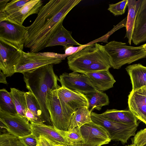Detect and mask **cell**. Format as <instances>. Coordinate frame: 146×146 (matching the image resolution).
<instances>
[{
    "mask_svg": "<svg viewBox=\"0 0 146 146\" xmlns=\"http://www.w3.org/2000/svg\"><path fill=\"white\" fill-rule=\"evenodd\" d=\"M142 88H144V89L146 90V86H145L142 87Z\"/></svg>",
    "mask_w": 146,
    "mask_h": 146,
    "instance_id": "cell-43",
    "label": "cell"
},
{
    "mask_svg": "<svg viewBox=\"0 0 146 146\" xmlns=\"http://www.w3.org/2000/svg\"><path fill=\"white\" fill-rule=\"evenodd\" d=\"M28 29V27L7 18L0 22V38L23 50Z\"/></svg>",
    "mask_w": 146,
    "mask_h": 146,
    "instance_id": "cell-9",
    "label": "cell"
},
{
    "mask_svg": "<svg viewBox=\"0 0 146 146\" xmlns=\"http://www.w3.org/2000/svg\"><path fill=\"white\" fill-rule=\"evenodd\" d=\"M25 96L27 108L35 115L37 123H42V112L38 101L33 95L29 91L25 92Z\"/></svg>",
    "mask_w": 146,
    "mask_h": 146,
    "instance_id": "cell-27",
    "label": "cell"
},
{
    "mask_svg": "<svg viewBox=\"0 0 146 146\" xmlns=\"http://www.w3.org/2000/svg\"><path fill=\"white\" fill-rule=\"evenodd\" d=\"M30 0H13L7 4L5 11L7 15L12 14L21 9Z\"/></svg>",
    "mask_w": 146,
    "mask_h": 146,
    "instance_id": "cell-30",
    "label": "cell"
},
{
    "mask_svg": "<svg viewBox=\"0 0 146 146\" xmlns=\"http://www.w3.org/2000/svg\"><path fill=\"white\" fill-rule=\"evenodd\" d=\"M137 45L146 41V0H142L137 15L132 38Z\"/></svg>",
    "mask_w": 146,
    "mask_h": 146,
    "instance_id": "cell-16",
    "label": "cell"
},
{
    "mask_svg": "<svg viewBox=\"0 0 146 146\" xmlns=\"http://www.w3.org/2000/svg\"><path fill=\"white\" fill-rule=\"evenodd\" d=\"M54 146H58V145L55 144Z\"/></svg>",
    "mask_w": 146,
    "mask_h": 146,
    "instance_id": "cell-44",
    "label": "cell"
},
{
    "mask_svg": "<svg viewBox=\"0 0 146 146\" xmlns=\"http://www.w3.org/2000/svg\"><path fill=\"white\" fill-rule=\"evenodd\" d=\"M72 32L66 30L62 25L49 40L46 47L61 45L64 46L82 45L77 42L72 37Z\"/></svg>",
    "mask_w": 146,
    "mask_h": 146,
    "instance_id": "cell-20",
    "label": "cell"
},
{
    "mask_svg": "<svg viewBox=\"0 0 146 146\" xmlns=\"http://www.w3.org/2000/svg\"><path fill=\"white\" fill-rule=\"evenodd\" d=\"M18 138L24 146H38V139L32 133Z\"/></svg>",
    "mask_w": 146,
    "mask_h": 146,
    "instance_id": "cell-33",
    "label": "cell"
},
{
    "mask_svg": "<svg viewBox=\"0 0 146 146\" xmlns=\"http://www.w3.org/2000/svg\"><path fill=\"white\" fill-rule=\"evenodd\" d=\"M143 45L144 47L145 51H146V43L144 44H143Z\"/></svg>",
    "mask_w": 146,
    "mask_h": 146,
    "instance_id": "cell-40",
    "label": "cell"
},
{
    "mask_svg": "<svg viewBox=\"0 0 146 146\" xmlns=\"http://www.w3.org/2000/svg\"><path fill=\"white\" fill-rule=\"evenodd\" d=\"M134 146H143L146 144V128L141 130L131 139Z\"/></svg>",
    "mask_w": 146,
    "mask_h": 146,
    "instance_id": "cell-32",
    "label": "cell"
},
{
    "mask_svg": "<svg viewBox=\"0 0 146 146\" xmlns=\"http://www.w3.org/2000/svg\"><path fill=\"white\" fill-rule=\"evenodd\" d=\"M143 146H146V144H145V145H144Z\"/></svg>",
    "mask_w": 146,
    "mask_h": 146,
    "instance_id": "cell-45",
    "label": "cell"
},
{
    "mask_svg": "<svg viewBox=\"0 0 146 146\" xmlns=\"http://www.w3.org/2000/svg\"><path fill=\"white\" fill-rule=\"evenodd\" d=\"M60 132L62 136L69 143L70 146L83 143L80 127H78L66 131L60 130Z\"/></svg>",
    "mask_w": 146,
    "mask_h": 146,
    "instance_id": "cell-28",
    "label": "cell"
},
{
    "mask_svg": "<svg viewBox=\"0 0 146 146\" xmlns=\"http://www.w3.org/2000/svg\"><path fill=\"white\" fill-rule=\"evenodd\" d=\"M91 113L87 107H82L78 109L71 117L70 129L77 127H80L85 124L92 122Z\"/></svg>",
    "mask_w": 146,
    "mask_h": 146,
    "instance_id": "cell-24",
    "label": "cell"
},
{
    "mask_svg": "<svg viewBox=\"0 0 146 146\" xmlns=\"http://www.w3.org/2000/svg\"><path fill=\"white\" fill-rule=\"evenodd\" d=\"M104 46L109 56L111 67L114 69H119L125 64L146 57V51L143 45L133 46L127 45L125 43L112 41Z\"/></svg>",
    "mask_w": 146,
    "mask_h": 146,
    "instance_id": "cell-3",
    "label": "cell"
},
{
    "mask_svg": "<svg viewBox=\"0 0 146 146\" xmlns=\"http://www.w3.org/2000/svg\"><path fill=\"white\" fill-rule=\"evenodd\" d=\"M75 72H65L60 75L59 81L61 86L85 94L97 90L93 86L85 74Z\"/></svg>",
    "mask_w": 146,
    "mask_h": 146,
    "instance_id": "cell-13",
    "label": "cell"
},
{
    "mask_svg": "<svg viewBox=\"0 0 146 146\" xmlns=\"http://www.w3.org/2000/svg\"><path fill=\"white\" fill-rule=\"evenodd\" d=\"M86 45H82L77 47H74L73 45L64 46L65 54L68 56L80 50Z\"/></svg>",
    "mask_w": 146,
    "mask_h": 146,
    "instance_id": "cell-35",
    "label": "cell"
},
{
    "mask_svg": "<svg viewBox=\"0 0 146 146\" xmlns=\"http://www.w3.org/2000/svg\"><path fill=\"white\" fill-rule=\"evenodd\" d=\"M38 139V146H54L56 144L48 139L42 135H40Z\"/></svg>",
    "mask_w": 146,
    "mask_h": 146,
    "instance_id": "cell-36",
    "label": "cell"
},
{
    "mask_svg": "<svg viewBox=\"0 0 146 146\" xmlns=\"http://www.w3.org/2000/svg\"><path fill=\"white\" fill-rule=\"evenodd\" d=\"M25 116L29 121L37 123V120L34 113L27 108L25 113Z\"/></svg>",
    "mask_w": 146,
    "mask_h": 146,
    "instance_id": "cell-37",
    "label": "cell"
},
{
    "mask_svg": "<svg viewBox=\"0 0 146 146\" xmlns=\"http://www.w3.org/2000/svg\"><path fill=\"white\" fill-rule=\"evenodd\" d=\"M9 0H0V22L6 20L8 15L6 13L5 9Z\"/></svg>",
    "mask_w": 146,
    "mask_h": 146,
    "instance_id": "cell-34",
    "label": "cell"
},
{
    "mask_svg": "<svg viewBox=\"0 0 146 146\" xmlns=\"http://www.w3.org/2000/svg\"><path fill=\"white\" fill-rule=\"evenodd\" d=\"M83 143L92 146H101L111 141L106 130L93 121L80 127Z\"/></svg>",
    "mask_w": 146,
    "mask_h": 146,
    "instance_id": "cell-12",
    "label": "cell"
},
{
    "mask_svg": "<svg viewBox=\"0 0 146 146\" xmlns=\"http://www.w3.org/2000/svg\"><path fill=\"white\" fill-rule=\"evenodd\" d=\"M81 1L51 0L42 6L35 20L28 27L24 46L32 53L46 48L68 14Z\"/></svg>",
    "mask_w": 146,
    "mask_h": 146,
    "instance_id": "cell-1",
    "label": "cell"
},
{
    "mask_svg": "<svg viewBox=\"0 0 146 146\" xmlns=\"http://www.w3.org/2000/svg\"><path fill=\"white\" fill-rule=\"evenodd\" d=\"M57 94L63 113L70 121L72 115L78 109L88 108V100L83 94L61 86L57 90Z\"/></svg>",
    "mask_w": 146,
    "mask_h": 146,
    "instance_id": "cell-7",
    "label": "cell"
},
{
    "mask_svg": "<svg viewBox=\"0 0 146 146\" xmlns=\"http://www.w3.org/2000/svg\"><path fill=\"white\" fill-rule=\"evenodd\" d=\"M43 4L41 0H30L16 12L8 16L7 18L23 25L25 20L29 16L38 14Z\"/></svg>",
    "mask_w": 146,
    "mask_h": 146,
    "instance_id": "cell-18",
    "label": "cell"
},
{
    "mask_svg": "<svg viewBox=\"0 0 146 146\" xmlns=\"http://www.w3.org/2000/svg\"><path fill=\"white\" fill-rule=\"evenodd\" d=\"M70 146H92L91 145H88L86 144L82 143L80 144H77L74 145Z\"/></svg>",
    "mask_w": 146,
    "mask_h": 146,
    "instance_id": "cell-39",
    "label": "cell"
},
{
    "mask_svg": "<svg viewBox=\"0 0 146 146\" xmlns=\"http://www.w3.org/2000/svg\"><path fill=\"white\" fill-rule=\"evenodd\" d=\"M31 123L32 133L37 139L40 135H42L56 144L70 146L69 143L61 134L60 130L54 125H49L42 123L32 122Z\"/></svg>",
    "mask_w": 146,
    "mask_h": 146,
    "instance_id": "cell-15",
    "label": "cell"
},
{
    "mask_svg": "<svg viewBox=\"0 0 146 146\" xmlns=\"http://www.w3.org/2000/svg\"><path fill=\"white\" fill-rule=\"evenodd\" d=\"M67 56L65 54L53 52L32 53L23 51L16 66L15 72L23 74L47 64H58Z\"/></svg>",
    "mask_w": 146,
    "mask_h": 146,
    "instance_id": "cell-5",
    "label": "cell"
},
{
    "mask_svg": "<svg viewBox=\"0 0 146 146\" xmlns=\"http://www.w3.org/2000/svg\"><path fill=\"white\" fill-rule=\"evenodd\" d=\"M7 77L6 75L1 72V70H0V82L4 84H7V82L6 79V78Z\"/></svg>",
    "mask_w": 146,
    "mask_h": 146,
    "instance_id": "cell-38",
    "label": "cell"
},
{
    "mask_svg": "<svg viewBox=\"0 0 146 146\" xmlns=\"http://www.w3.org/2000/svg\"><path fill=\"white\" fill-rule=\"evenodd\" d=\"M107 54L104 46L97 43L88 44L80 50L68 56L67 62L71 70L83 73L94 62Z\"/></svg>",
    "mask_w": 146,
    "mask_h": 146,
    "instance_id": "cell-4",
    "label": "cell"
},
{
    "mask_svg": "<svg viewBox=\"0 0 146 146\" xmlns=\"http://www.w3.org/2000/svg\"><path fill=\"white\" fill-rule=\"evenodd\" d=\"M85 74L93 87L99 91L103 92L113 88L116 82L109 70Z\"/></svg>",
    "mask_w": 146,
    "mask_h": 146,
    "instance_id": "cell-17",
    "label": "cell"
},
{
    "mask_svg": "<svg viewBox=\"0 0 146 146\" xmlns=\"http://www.w3.org/2000/svg\"><path fill=\"white\" fill-rule=\"evenodd\" d=\"M92 121L103 126L107 131L111 140L126 143L132 136H134L139 123L125 124L118 123L106 119L101 114L91 113Z\"/></svg>",
    "mask_w": 146,
    "mask_h": 146,
    "instance_id": "cell-6",
    "label": "cell"
},
{
    "mask_svg": "<svg viewBox=\"0 0 146 146\" xmlns=\"http://www.w3.org/2000/svg\"><path fill=\"white\" fill-rule=\"evenodd\" d=\"M23 50L0 38V70L7 77L15 72Z\"/></svg>",
    "mask_w": 146,
    "mask_h": 146,
    "instance_id": "cell-8",
    "label": "cell"
},
{
    "mask_svg": "<svg viewBox=\"0 0 146 146\" xmlns=\"http://www.w3.org/2000/svg\"><path fill=\"white\" fill-rule=\"evenodd\" d=\"M129 110L146 125V90L141 88L131 91L128 96Z\"/></svg>",
    "mask_w": 146,
    "mask_h": 146,
    "instance_id": "cell-14",
    "label": "cell"
},
{
    "mask_svg": "<svg viewBox=\"0 0 146 146\" xmlns=\"http://www.w3.org/2000/svg\"><path fill=\"white\" fill-rule=\"evenodd\" d=\"M125 146H134L132 144H131L130 145H126Z\"/></svg>",
    "mask_w": 146,
    "mask_h": 146,
    "instance_id": "cell-42",
    "label": "cell"
},
{
    "mask_svg": "<svg viewBox=\"0 0 146 146\" xmlns=\"http://www.w3.org/2000/svg\"><path fill=\"white\" fill-rule=\"evenodd\" d=\"M57 90H52L48 94L47 108L53 125L59 130L66 131L70 129V121L63 113L58 96Z\"/></svg>",
    "mask_w": 146,
    "mask_h": 146,
    "instance_id": "cell-11",
    "label": "cell"
},
{
    "mask_svg": "<svg viewBox=\"0 0 146 146\" xmlns=\"http://www.w3.org/2000/svg\"><path fill=\"white\" fill-rule=\"evenodd\" d=\"M127 0H124L115 4H109L108 10L115 16L124 14L127 5Z\"/></svg>",
    "mask_w": 146,
    "mask_h": 146,
    "instance_id": "cell-31",
    "label": "cell"
},
{
    "mask_svg": "<svg viewBox=\"0 0 146 146\" xmlns=\"http://www.w3.org/2000/svg\"><path fill=\"white\" fill-rule=\"evenodd\" d=\"M132 85V91L146 86V67L140 64L129 65L125 68Z\"/></svg>",
    "mask_w": 146,
    "mask_h": 146,
    "instance_id": "cell-19",
    "label": "cell"
},
{
    "mask_svg": "<svg viewBox=\"0 0 146 146\" xmlns=\"http://www.w3.org/2000/svg\"><path fill=\"white\" fill-rule=\"evenodd\" d=\"M53 64H47L23 74L26 87L35 97L40 106L42 123L52 125L46 105V99L51 91L59 88V78L55 74Z\"/></svg>",
    "mask_w": 146,
    "mask_h": 146,
    "instance_id": "cell-2",
    "label": "cell"
},
{
    "mask_svg": "<svg viewBox=\"0 0 146 146\" xmlns=\"http://www.w3.org/2000/svg\"><path fill=\"white\" fill-rule=\"evenodd\" d=\"M10 92L17 113L25 117V113L27 109L25 92L14 88H11Z\"/></svg>",
    "mask_w": 146,
    "mask_h": 146,
    "instance_id": "cell-25",
    "label": "cell"
},
{
    "mask_svg": "<svg viewBox=\"0 0 146 146\" xmlns=\"http://www.w3.org/2000/svg\"><path fill=\"white\" fill-rule=\"evenodd\" d=\"M101 114L107 119L118 123L130 124L139 123L137 118L129 110L107 109Z\"/></svg>",
    "mask_w": 146,
    "mask_h": 146,
    "instance_id": "cell-22",
    "label": "cell"
},
{
    "mask_svg": "<svg viewBox=\"0 0 146 146\" xmlns=\"http://www.w3.org/2000/svg\"><path fill=\"white\" fill-rule=\"evenodd\" d=\"M0 146H24L18 137L9 133L0 135Z\"/></svg>",
    "mask_w": 146,
    "mask_h": 146,
    "instance_id": "cell-29",
    "label": "cell"
},
{
    "mask_svg": "<svg viewBox=\"0 0 146 146\" xmlns=\"http://www.w3.org/2000/svg\"><path fill=\"white\" fill-rule=\"evenodd\" d=\"M84 94L88 100V109L91 113L94 109L100 111L103 106L109 104L108 96L103 92L97 91L88 92Z\"/></svg>",
    "mask_w": 146,
    "mask_h": 146,
    "instance_id": "cell-23",
    "label": "cell"
},
{
    "mask_svg": "<svg viewBox=\"0 0 146 146\" xmlns=\"http://www.w3.org/2000/svg\"><path fill=\"white\" fill-rule=\"evenodd\" d=\"M58 146H70L63 145H58Z\"/></svg>",
    "mask_w": 146,
    "mask_h": 146,
    "instance_id": "cell-41",
    "label": "cell"
},
{
    "mask_svg": "<svg viewBox=\"0 0 146 146\" xmlns=\"http://www.w3.org/2000/svg\"><path fill=\"white\" fill-rule=\"evenodd\" d=\"M127 1L128 11L125 27L126 33L125 38H127L128 43L131 45L136 18L142 0Z\"/></svg>",
    "mask_w": 146,
    "mask_h": 146,
    "instance_id": "cell-21",
    "label": "cell"
},
{
    "mask_svg": "<svg viewBox=\"0 0 146 146\" xmlns=\"http://www.w3.org/2000/svg\"><path fill=\"white\" fill-rule=\"evenodd\" d=\"M0 121L8 133L17 137L32 133L31 124L27 118L18 113L13 115L0 111Z\"/></svg>",
    "mask_w": 146,
    "mask_h": 146,
    "instance_id": "cell-10",
    "label": "cell"
},
{
    "mask_svg": "<svg viewBox=\"0 0 146 146\" xmlns=\"http://www.w3.org/2000/svg\"><path fill=\"white\" fill-rule=\"evenodd\" d=\"M0 111L13 115L17 113L10 92L5 88L0 90Z\"/></svg>",
    "mask_w": 146,
    "mask_h": 146,
    "instance_id": "cell-26",
    "label": "cell"
}]
</instances>
